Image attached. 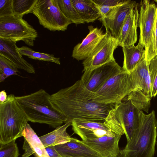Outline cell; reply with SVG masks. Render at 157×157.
<instances>
[{
  "label": "cell",
  "instance_id": "obj_15",
  "mask_svg": "<svg viewBox=\"0 0 157 157\" xmlns=\"http://www.w3.org/2000/svg\"><path fill=\"white\" fill-rule=\"evenodd\" d=\"M121 135L104 136L81 141L99 154L102 157H117L120 150L119 146Z\"/></svg>",
  "mask_w": 157,
  "mask_h": 157
},
{
  "label": "cell",
  "instance_id": "obj_18",
  "mask_svg": "<svg viewBox=\"0 0 157 157\" xmlns=\"http://www.w3.org/2000/svg\"><path fill=\"white\" fill-rule=\"evenodd\" d=\"M55 147L62 157H102L81 140L72 137L70 141Z\"/></svg>",
  "mask_w": 157,
  "mask_h": 157
},
{
  "label": "cell",
  "instance_id": "obj_1",
  "mask_svg": "<svg viewBox=\"0 0 157 157\" xmlns=\"http://www.w3.org/2000/svg\"><path fill=\"white\" fill-rule=\"evenodd\" d=\"M49 100L52 106L68 121H104L115 105L99 103L90 98L80 80L50 95Z\"/></svg>",
  "mask_w": 157,
  "mask_h": 157
},
{
  "label": "cell",
  "instance_id": "obj_4",
  "mask_svg": "<svg viewBox=\"0 0 157 157\" xmlns=\"http://www.w3.org/2000/svg\"><path fill=\"white\" fill-rule=\"evenodd\" d=\"M13 94L0 103V144H5L23 136L29 121Z\"/></svg>",
  "mask_w": 157,
  "mask_h": 157
},
{
  "label": "cell",
  "instance_id": "obj_22",
  "mask_svg": "<svg viewBox=\"0 0 157 157\" xmlns=\"http://www.w3.org/2000/svg\"><path fill=\"white\" fill-rule=\"evenodd\" d=\"M23 136L30 146L33 154L35 157H50L39 137L28 123Z\"/></svg>",
  "mask_w": 157,
  "mask_h": 157
},
{
  "label": "cell",
  "instance_id": "obj_36",
  "mask_svg": "<svg viewBox=\"0 0 157 157\" xmlns=\"http://www.w3.org/2000/svg\"><path fill=\"white\" fill-rule=\"evenodd\" d=\"M155 1L156 2L157 4V0H155Z\"/></svg>",
  "mask_w": 157,
  "mask_h": 157
},
{
  "label": "cell",
  "instance_id": "obj_26",
  "mask_svg": "<svg viewBox=\"0 0 157 157\" xmlns=\"http://www.w3.org/2000/svg\"><path fill=\"white\" fill-rule=\"evenodd\" d=\"M150 98L138 91L131 92L127 96V100H130L140 110L148 113L150 106Z\"/></svg>",
  "mask_w": 157,
  "mask_h": 157
},
{
  "label": "cell",
  "instance_id": "obj_30",
  "mask_svg": "<svg viewBox=\"0 0 157 157\" xmlns=\"http://www.w3.org/2000/svg\"><path fill=\"white\" fill-rule=\"evenodd\" d=\"M148 69L152 98L157 95V55L151 60Z\"/></svg>",
  "mask_w": 157,
  "mask_h": 157
},
{
  "label": "cell",
  "instance_id": "obj_17",
  "mask_svg": "<svg viewBox=\"0 0 157 157\" xmlns=\"http://www.w3.org/2000/svg\"><path fill=\"white\" fill-rule=\"evenodd\" d=\"M0 55L10 61L18 69L29 73H35L33 65L25 59L18 51L16 42L0 39Z\"/></svg>",
  "mask_w": 157,
  "mask_h": 157
},
{
  "label": "cell",
  "instance_id": "obj_5",
  "mask_svg": "<svg viewBox=\"0 0 157 157\" xmlns=\"http://www.w3.org/2000/svg\"><path fill=\"white\" fill-rule=\"evenodd\" d=\"M141 111L130 100L121 101L115 104L105 121L109 128L116 134H125L127 142L140 126Z\"/></svg>",
  "mask_w": 157,
  "mask_h": 157
},
{
  "label": "cell",
  "instance_id": "obj_3",
  "mask_svg": "<svg viewBox=\"0 0 157 157\" xmlns=\"http://www.w3.org/2000/svg\"><path fill=\"white\" fill-rule=\"evenodd\" d=\"M140 126L117 157H153L157 137V121L155 112H141Z\"/></svg>",
  "mask_w": 157,
  "mask_h": 157
},
{
  "label": "cell",
  "instance_id": "obj_24",
  "mask_svg": "<svg viewBox=\"0 0 157 157\" xmlns=\"http://www.w3.org/2000/svg\"><path fill=\"white\" fill-rule=\"evenodd\" d=\"M59 6L65 15L71 22L76 25L84 24L71 0H57Z\"/></svg>",
  "mask_w": 157,
  "mask_h": 157
},
{
  "label": "cell",
  "instance_id": "obj_16",
  "mask_svg": "<svg viewBox=\"0 0 157 157\" xmlns=\"http://www.w3.org/2000/svg\"><path fill=\"white\" fill-rule=\"evenodd\" d=\"M139 13L137 5L126 17L118 39L119 46L123 47L136 43Z\"/></svg>",
  "mask_w": 157,
  "mask_h": 157
},
{
  "label": "cell",
  "instance_id": "obj_6",
  "mask_svg": "<svg viewBox=\"0 0 157 157\" xmlns=\"http://www.w3.org/2000/svg\"><path fill=\"white\" fill-rule=\"evenodd\" d=\"M132 92L129 72L122 71L109 79L94 93L88 90L90 98L104 104H116Z\"/></svg>",
  "mask_w": 157,
  "mask_h": 157
},
{
  "label": "cell",
  "instance_id": "obj_21",
  "mask_svg": "<svg viewBox=\"0 0 157 157\" xmlns=\"http://www.w3.org/2000/svg\"><path fill=\"white\" fill-rule=\"evenodd\" d=\"M81 18L85 22H93L101 17L93 0H71Z\"/></svg>",
  "mask_w": 157,
  "mask_h": 157
},
{
  "label": "cell",
  "instance_id": "obj_32",
  "mask_svg": "<svg viewBox=\"0 0 157 157\" xmlns=\"http://www.w3.org/2000/svg\"><path fill=\"white\" fill-rule=\"evenodd\" d=\"M14 15L13 0H0V17Z\"/></svg>",
  "mask_w": 157,
  "mask_h": 157
},
{
  "label": "cell",
  "instance_id": "obj_33",
  "mask_svg": "<svg viewBox=\"0 0 157 157\" xmlns=\"http://www.w3.org/2000/svg\"><path fill=\"white\" fill-rule=\"evenodd\" d=\"M126 0H93L96 4L109 7H115L124 3Z\"/></svg>",
  "mask_w": 157,
  "mask_h": 157
},
{
  "label": "cell",
  "instance_id": "obj_34",
  "mask_svg": "<svg viewBox=\"0 0 157 157\" xmlns=\"http://www.w3.org/2000/svg\"><path fill=\"white\" fill-rule=\"evenodd\" d=\"M45 148L50 157H62L56 150L55 146H49Z\"/></svg>",
  "mask_w": 157,
  "mask_h": 157
},
{
  "label": "cell",
  "instance_id": "obj_20",
  "mask_svg": "<svg viewBox=\"0 0 157 157\" xmlns=\"http://www.w3.org/2000/svg\"><path fill=\"white\" fill-rule=\"evenodd\" d=\"M142 45L138 44L122 47L124 60L122 69L130 72L133 69L145 56V50Z\"/></svg>",
  "mask_w": 157,
  "mask_h": 157
},
{
  "label": "cell",
  "instance_id": "obj_31",
  "mask_svg": "<svg viewBox=\"0 0 157 157\" xmlns=\"http://www.w3.org/2000/svg\"><path fill=\"white\" fill-rule=\"evenodd\" d=\"M0 145V157H18L19 149L15 140Z\"/></svg>",
  "mask_w": 157,
  "mask_h": 157
},
{
  "label": "cell",
  "instance_id": "obj_19",
  "mask_svg": "<svg viewBox=\"0 0 157 157\" xmlns=\"http://www.w3.org/2000/svg\"><path fill=\"white\" fill-rule=\"evenodd\" d=\"M72 121H68L63 125L58 126L52 131L39 137L45 147L55 146L70 141L71 137L67 132L71 125Z\"/></svg>",
  "mask_w": 157,
  "mask_h": 157
},
{
  "label": "cell",
  "instance_id": "obj_28",
  "mask_svg": "<svg viewBox=\"0 0 157 157\" xmlns=\"http://www.w3.org/2000/svg\"><path fill=\"white\" fill-rule=\"evenodd\" d=\"M157 55V6L155 23L151 41L145 51V59L149 65L151 60Z\"/></svg>",
  "mask_w": 157,
  "mask_h": 157
},
{
  "label": "cell",
  "instance_id": "obj_12",
  "mask_svg": "<svg viewBox=\"0 0 157 157\" xmlns=\"http://www.w3.org/2000/svg\"><path fill=\"white\" fill-rule=\"evenodd\" d=\"M137 5L134 1L126 0L125 2L111 11L105 17L99 18L106 29V32L118 39L127 16Z\"/></svg>",
  "mask_w": 157,
  "mask_h": 157
},
{
  "label": "cell",
  "instance_id": "obj_2",
  "mask_svg": "<svg viewBox=\"0 0 157 157\" xmlns=\"http://www.w3.org/2000/svg\"><path fill=\"white\" fill-rule=\"evenodd\" d=\"M50 96L45 90L40 89L30 94L15 98L29 121L56 128L68 121L52 106L49 100Z\"/></svg>",
  "mask_w": 157,
  "mask_h": 157
},
{
  "label": "cell",
  "instance_id": "obj_13",
  "mask_svg": "<svg viewBox=\"0 0 157 157\" xmlns=\"http://www.w3.org/2000/svg\"><path fill=\"white\" fill-rule=\"evenodd\" d=\"M88 29L89 33L81 43L74 47L72 51V57L78 61L87 58L105 36L101 28L90 25Z\"/></svg>",
  "mask_w": 157,
  "mask_h": 157
},
{
  "label": "cell",
  "instance_id": "obj_9",
  "mask_svg": "<svg viewBox=\"0 0 157 157\" xmlns=\"http://www.w3.org/2000/svg\"><path fill=\"white\" fill-rule=\"evenodd\" d=\"M122 71V68L114 60L92 70L85 71L80 80L87 90L94 93Z\"/></svg>",
  "mask_w": 157,
  "mask_h": 157
},
{
  "label": "cell",
  "instance_id": "obj_14",
  "mask_svg": "<svg viewBox=\"0 0 157 157\" xmlns=\"http://www.w3.org/2000/svg\"><path fill=\"white\" fill-rule=\"evenodd\" d=\"M132 91H140L151 98L148 65L144 56L135 68L129 72Z\"/></svg>",
  "mask_w": 157,
  "mask_h": 157
},
{
  "label": "cell",
  "instance_id": "obj_35",
  "mask_svg": "<svg viewBox=\"0 0 157 157\" xmlns=\"http://www.w3.org/2000/svg\"><path fill=\"white\" fill-rule=\"evenodd\" d=\"M8 96L5 90L0 92V103H2L5 102L7 100Z\"/></svg>",
  "mask_w": 157,
  "mask_h": 157
},
{
  "label": "cell",
  "instance_id": "obj_8",
  "mask_svg": "<svg viewBox=\"0 0 157 157\" xmlns=\"http://www.w3.org/2000/svg\"><path fill=\"white\" fill-rule=\"evenodd\" d=\"M31 13L40 25L51 31H65L72 23L61 10L57 0H37Z\"/></svg>",
  "mask_w": 157,
  "mask_h": 157
},
{
  "label": "cell",
  "instance_id": "obj_7",
  "mask_svg": "<svg viewBox=\"0 0 157 157\" xmlns=\"http://www.w3.org/2000/svg\"><path fill=\"white\" fill-rule=\"evenodd\" d=\"M38 36L37 31L23 17L15 15L0 17V39L15 42L22 41L33 46Z\"/></svg>",
  "mask_w": 157,
  "mask_h": 157
},
{
  "label": "cell",
  "instance_id": "obj_11",
  "mask_svg": "<svg viewBox=\"0 0 157 157\" xmlns=\"http://www.w3.org/2000/svg\"><path fill=\"white\" fill-rule=\"evenodd\" d=\"M157 6L153 2L148 0L141 1L140 3V13L138 27L140 33L138 44L145 48H148L151 40L155 21Z\"/></svg>",
  "mask_w": 157,
  "mask_h": 157
},
{
  "label": "cell",
  "instance_id": "obj_29",
  "mask_svg": "<svg viewBox=\"0 0 157 157\" xmlns=\"http://www.w3.org/2000/svg\"><path fill=\"white\" fill-rule=\"evenodd\" d=\"M18 68L8 60L0 55V82L9 77L17 75Z\"/></svg>",
  "mask_w": 157,
  "mask_h": 157
},
{
  "label": "cell",
  "instance_id": "obj_23",
  "mask_svg": "<svg viewBox=\"0 0 157 157\" xmlns=\"http://www.w3.org/2000/svg\"><path fill=\"white\" fill-rule=\"evenodd\" d=\"M74 133L78 135L82 140L86 141L104 136H114L117 134L110 130L101 128H86L72 127Z\"/></svg>",
  "mask_w": 157,
  "mask_h": 157
},
{
  "label": "cell",
  "instance_id": "obj_10",
  "mask_svg": "<svg viewBox=\"0 0 157 157\" xmlns=\"http://www.w3.org/2000/svg\"><path fill=\"white\" fill-rule=\"evenodd\" d=\"M105 36L91 54L82 63L86 70H92L112 60L115 50L119 46L118 40L105 32Z\"/></svg>",
  "mask_w": 157,
  "mask_h": 157
},
{
  "label": "cell",
  "instance_id": "obj_27",
  "mask_svg": "<svg viewBox=\"0 0 157 157\" xmlns=\"http://www.w3.org/2000/svg\"><path fill=\"white\" fill-rule=\"evenodd\" d=\"M37 0H13V14L23 17L31 13Z\"/></svg>",
  "mask_w": 157,
  "mask_h": 157
},
{
  "label": "cell",
  "instance_id": "obj_25",
  "mask_svg": "<svg viewBox=\"0 0 157 157\" xmlns=\"http://www.w3.org/2000/svg\"><path fill=\"white\" fill-rule=\"evenodd\" d=\"M17 49L22 56H27L29 58L35 60L52 62L60 65V58L54 56L53 54L37 52L31 48L25 46L21 47H17Z\"/></svg>",
  "mask_w": 157,
  "mask_h": 157
}]
</instances>
